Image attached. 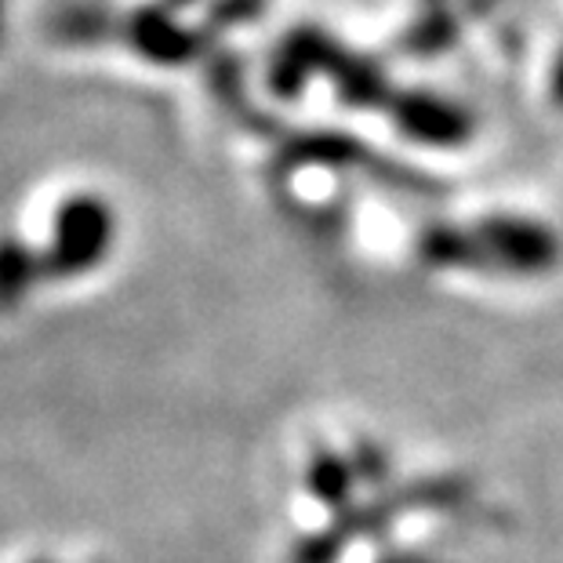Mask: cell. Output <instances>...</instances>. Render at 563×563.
Segmentation results:
<instances>
[{
	"label": "cell",
	"mask_w": 563,
	"mask_h": 563,
	"mask_svg": "<svg viewBox=\"0 0 563 563\" xmlns=\"http://www.w3.org/2000/svg\"><path fill=\"white\" fill-rule=\"evenodd\" d=\"M113 244V211L99 197H74L58 208L55 241L47 247L44 273L77 277L95 269Z\"/></svg>",
	"instance_id": "6da1fadb"
},
{
	"label": "cell",
	"mask_w": 563,
	"mask_h": 563,
	"mask_svg": "<svg viewBox=\"0 0 563 563\" xmlns=\"http://www.w3.org/2000/svg\"><path fill=\"white\" fill-rule=\"evenodd\" d=\"M37 273H44L37 255H33L26 244L4 236V241H0V309H11L19 298H26Z\"/></svg>",
	"instance_id": "7a4b0ae2"
},
{
	"label": "cell",
	"mask_w": 563,
	"mask_h": 563,
	"mask_svg": "<svg viewBox=\"0 0 563 563\" xmlns=\"http://www.w3.org/2000/svg\"><path fill=\"white\" fill-rule=\"evenodd\" d=\"M0 26H4V0H0Z\"/></svg>",
	"instance_id": "3957f363"
}]
</instances>
